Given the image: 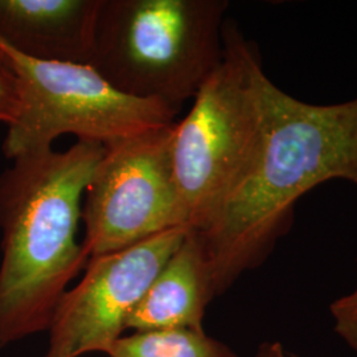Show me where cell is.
Wrapping results in <instances>:
<instances>
[{
  "label": "cell",
  "mask_w": 357,
  "mask_h": 357,
  "mask_svg": "<svg viewBox=\"0 0 357 357\" xmlns=\"http://www.w3.org/2000/svg\"><path fill=\"white\" fill-rule=\"evenodd\" d=\"M343 178L357 185V97L345 102H305L274 82L253 158L203 228L216 296L261 266L293 224L307 192Z\"/></svg>",
  "instance_id": "6da1fadb"
},
{
  "label": "cell",
  "mask_w": 357,
  "mask_h": 357,
  "mask_svg": "<svg viewBox=\"0 0 357 357\" xmlns=\"http://www.w3.org/2000/svg\"><path fill=\"white\" fill-rule=\"evenodd\" d=\"M105 146L77 141L13 160L0 174V347L51 327L89 255L77 240L82 203Z\"/></svg>",
  "instance_id": "7a4b0ae2"
},
{
  "label": "cell",
  "mask_w": 357,
  "mask_h": 357,
  "mask_svg": "<svg viewBox=\"0 0 357 357\" xmlns=\"http://www.w3.org/2000/svg\"><path fill=\"white\" fill-rule=\"evenodd\" d=\"M172 128L105 146L81 212L89 259L166 230L190 229L172 168Z\"/></svg>",
  "instance_id": "8992f818"
},
{
  "label": "cell",
  "mask_w": 357,
  "mask_h": 357,
  "mask_svg": "<svg viewBox=\"0 0 357 357\" xmlns=\"http://www.w3.org/2000/svg\"><path fill=\"white\" fill-rule=\"evenodd\" d=\"M333 330L357 355V287L330 306Z\"/></svg>",
  "instance_id": "8fae6325"
},
{
  "label": "cell",
  "mask_w": 357,
  "mask_h": 357,
  "mask_svg": "<svg viewBox=\"0 0 357 357\" xmlns=\"http://www.w3.org/2000/svg\"><path fill=\"white\" fill-rule=\"evenodd\" d=\"M0 52L19 89L17 114L3 142L10 160L53 149L68 134L109 146L176 122L178 113L166 105L128 97L90 65L41 61L1 43Z\"/></svg>",
  "instance_id": "5b68a950"
},
{
  "label": "cell",
  "mask_w": 357,
  "mask_h": 357,
  "mask_svg": "<svg viewBox=\"0 0 357 357\" xmlns=\"http://www.w3.org/2000/svg\"><path fill=\"white\" fill-rule=\"evenodd\" d=\"M109 357H237L204 328L132 332L106 352Z\"/></svg>",
  "instance_id": "30bf717a"
},
{
  "label": "cell",
  "mask_w": 357,
  "mask_h": 357,
  "mask_svg": "<svg viewBox=\"0 0 357 357\" xmlns=\"http://www.w3.org/2000/svg\"><path fill=\"white\" fill-rule=\"evenodd\" d=\"M19 109L17 79L13 68L0 52V122L10 126Z\"/></svg>",
  "instance_id": "7c38bea8"
},
{
  "label": "cell",
  "mask_w": 357,
  "mask_h": 357,
  "mask_svg": "<svg viewBox=\"0 0 357 357\" xmlns=\"http://www.w3.org/2000/svg\"><path fill=\"white\" fill-rule=\"evenodd\" d=\"M102 0H0V43L41 61L89 65Z\"/></svg>",
  "instance_id": "ba28073f"
},
{
  "label": "cell",
  "mask_w": 357,
  "mask_h": 357,
  "mask_svg": "<svg viewBox=\"0 0 357 357\" xmlns=\"http://www.w3.org/2000/svg\"><path fill=\"white\" fill-rule=\"evenodd\" d=\"M188 230H166L126 249L91 257L81 281L59 303L44 357L106 354L123 336L130 314Z\"/></svg>",
  "instance_id": "52a82bcc"
},
{
  "label": "cell",
  "mask_w": 357,
  "mask_h": 357,
  "mask_svg": "<svg viewBox=\"0 0 357 357\" xmlns=\"http://www.w3.org/2000/svg\"><path fill=\"white\" fill-rule=\"evenodd\" d=\"M215 298L212 271L203 245L196 233L188 230L130 314L126 330L203 328L206 307Z\"/></svg>",
  "instance_id": "9c48e42d"
},
{
  "label": "cell",
  "mask_w": 357,
  "mask_h": 357,
  "mask_svg": "<svg viewBox=\"0 0 357 357\" xmlns=\"http://www.w3.org/2000/svg\"><path fill=\"white\" fill-rule=\"evenodd\" d=\"M227 0H102L90 66L115 90L178 113L222 60Z\"/></svg>",
  "instance_id": "3957f363"
},
{
  "label": "cell",
  "mask_w": 357,
  "mask_h": 357,
  "mask_svg": "<svg viewBox=\"0 0 357 357\" xmlns=\"http://www.w3.org/2000/svg\"><path fill=\"white\" fill-rule=\"evenodd\" d=\"M222 45L221 63L172 128V168L190 230L204 227L243 175L268 114L273 81L257 45L230 19Z\"/></svg>",
  "instance_id": "277c9868"
}]
</instances>
